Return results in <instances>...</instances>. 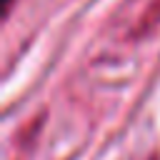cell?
I'll return each mask as SVG.
<instances>
[{
	"mask_svg": "<svg viewBox=\"0 0 160 160\" xmlns=\"http://www.w3.org/2000/svg\"><path fill=\"white\" fill-rule=\"evenodd\" d=\"M158 22H160V0H152L150 8H148V10L140 15V20H138L135 35H145V32H150Z\"/></svg>",
	"mask_w": 160,
	"mask_h": 160,
	"instance_id": "1",
	"label": "cell"
}]
</instances>
